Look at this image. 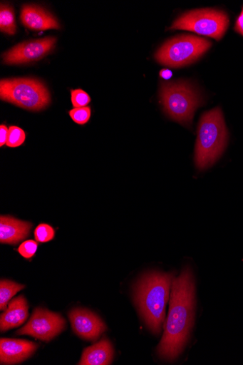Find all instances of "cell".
<instances>
[{"mask_svg":"<svg viewBox=\"0 0 243 365\" xmlns=\"http://www.w3.org/2000/svg\"><path fill=\"white\" fill-rule=\"evenodd\" d=\"M190 267L172 281L164 335L157 348L160 357L175 360L183 351L194 325L195 283Z\"/></svg>","mask_w":243,"mask_h":365,"instance_id":"cell-1","label":"cell"},{"mask_svg":"<svg viewBox=\"0 0 243 365\" xmlns=\"http://www.w3.org/2000/svg\"><path fill=\"white\" fill-rule=\"evenodd\" d=\"M228 15L217 9L195 10L183 14L170 29L187 30L220 41L229 27Z\"/></svg>","mask_w":243,"mask_h":365,"instance_id":"cell-7","label":"cell"},{"mask_svg":"<svg viewBox=\"0 0 243 365\" xmlns=\"http://www.w3.org/2000/svg\"><path fill=\"white\" fill-rule=\"evenodd\" d=\"M175 273L149 272L135 287V301L146 324L159 335L165 318V308Z\"/></svg>","mask_w":243,"mask_h":365,"instance_id":"cell-2","label":"cell"},{"mask_svg":"<svg viewBox=\"0 0 243 365\" xmlns=\"http://www.w3.org/2000/svg\"><path fill=\"white\" fill-rule=\"evenodd\" d=\"M9 134V129L5 125H0V147L7 144Z\"/></svg>","mask_w":243,"mask_h":365,"instance_id":"cell-23","label":"cell"},{"mask_svg":"<svg viewBox=\"0 0 243 365\" xmlns=\"http://www.w3.org/2000/svg\"><path fill=\"white\" fill-rule=\"evenodd\" d=\"M29 316L26 298L20 295L11 302L9 308L0 316V330L6 331L23 324Z\"/></svg>","mask_w":243,"mask_h":365,"instance_id":"cell-14","label":"cell"},{"mask_svg":"<svg viewBox=\"0 0 243 365\" xmlns=\"http://www.w3.org/2000/svg\"><path fill=\"white\" fill-rule=\"evenodd\" d=\"M114 349L111 342L103 339L93 346L86 348L78 364L81 365H108L113 361Z\"/></svg>","mask_w":243,"mask_h":365,"instance_id":"cell-15","label":"cell"},{"mask_svg":"<svg viewBox=\"0 0 243 365\" xmlns=\"http://www.w3.org/2000/svg\"><path fill=\"white\" fill-rule=\"evenodd\" d=\"M160 96L164 110L170 118L185 125L192 123L201 101L190 85L182 82L163 83Z\"/></svg>","mask_w":243,"mask_h":365,"instance_id":"cell-5","label":"cell"},{"mask_svg":"<svg viewBox=\"0 0 243 365\" xmlns=\"http://www.w3.org/2000/svg\"><path fill=\"white\" fill-rule=\"evenodd\" d=\"M0 30L11 36L16 31L14 11L9 5L2 4L0 9Z\"/></svg>","mask_w":243,"mask_h":365,"instance_id":"cell-17","label":"cell"},{"mask_svg":"<svg viewBox=\"0 0 243 365\" xmlns=\"http://www.w3.org/2000/svg\"><path fill=\"white\" fill-rule=\"evenodd\" d=\"M21 20L26 27L32 30L44 31L60 28L53 15L36 6H24L21 9Z\"/></svg>","mask_w":243,"mask_h":365,"instance_id":"cell-13","label":"cell"},{"mask_svg":"<svg viewBox=\"0 0 243 365\" xmlns=\"http://www.w3.org/2000/svg\"><path fill=\"white\" fill-rule=\"evenodd\" d=\"M0 98L2 101L31 111H39L51 103L50 93L38 80L16 78L0 82Z\"/></svg>","mask_w":243,"mask_h":365,"instance_id":"cell-4","label":"cell"},{"mask_svg":"<svg viewBox=\"0 0 243 365\" xmlns=\"http://www.w3.org/2000/svg\"><path fill=\"white\" fill-rule=\"evenodd\" d=\"M31 227V222L2 215L0 217V242L17 245L29 236Z\"/></svg>","mask_w":243,"mask_h":365,"instance_id":"cell-12","label":"cell"},{"mask_svg":"<svg viewBox=\"0 0 243 365\" xmlns=\"http://www.w3.org/2000/svg\"><path fill=\"white\" fill-rule=\"evenodd\" d=\"M211 46L212 43L205 38L182 36L166 42L158 50L155 58L161 64L182 68L196 61Z\"/></svg>","mask_w":243,"mask_h":365,"instance_id":"cell-6","label":"cell"},{"mask_svg":"<svg viewBox=\"0 0 243 365\" xmlns=\"http://www.w3.org/2000/svg\"><path fill=\"white\" fill-rule=\"evenodd\" d=\"M25 286L9 280L0 282V310L5 311L11 298Z\"/></svg>","mask_w":243,"mask_h":365,"instance_id":"cell-16","label":"cell"},{"mask_svg":"<svg viewBox=\"0 0 243 365\" xmlns=\"http://www.w3.org/2000/svg\"><path fill=\"white\" fill-rule=\"evenodd\" d=\"M228 131L222 109L205 113L200 120L195 148V164L199 170L210 168L223 154Z\"/></svg>","mask_w":243,"mask_h":365,"instance_id":"cell-3","label":"cell"},{"mask_svg":"<svg viewBox=\"0 0 243 365\" xmlns=\"http://www.w3.org/2000/svg\"><path fill=\"white\" fill-rule=\"evenodd\" d=\"M72 103L75 108H85L91 103L90 96L82 89L71 91Z\"/></svg>","mask_w":243,"mask_h":365,"instance_id":"cell-21","label":"cell"},{"mask_svg":"<svg viewBox=\"0 0 243 365\" xmlns=\"http://www.w3.org/2000/svg\"><path fill=\"white\" fill-rule=\"evenodd\" d=\"M56 43V38L48 37L20 43L4 53V62L19 64L40 60L53 50Z\"/></svg>","mask_w":243,"mask_h":365,"instance_id":"cell-9","label":"cell"},{"mask_svg":"<svg viewBox=\"0 0 243 365\" xmlns=\"http://www.w3.org/2000/svg\"><path fill=\"white\" fill-rule=\"evenodd\" d=\"M73 329L81 338L96 341L107 330V326L94 313L83 309H76L69 312Z\"/></svg>","mask_w":243,"mask_h":365,"instance_id":"cell-10","label":"cell"},{"mask_svg":"<svg viewBox=\"0 0 243 365\" xmlns=\"http://www.w3.org/2000/svg\"><path fill=\"white\" fill-rule=\"evenodd\" d=\"M38 247L36 241L28 240L23 242L18 249L19 253L26 259H30L36 255Z\"/></svg>","mask_w":243,"mask_h":365,"instance_id":"cell-22","label":"cell"},{"mask_svg":"<svg viewBox=\"0 0 243 365\" xmlns=\"http://www.w3.org/2000/svg\"><path fill=\"white\" fill-rule=\"evenodd\" d=\"M160 76L165 80H168L172 77V72L169 70H162L160 71Z\"/></svg>","mask_w":243,"mask_h":365,"instance_id":"cell-25","label":"cell"},{"mask_svg":"<svg viewBox=\"0 0 243 365\" xmlns=\"http://www.w3.org/2000/svg\"><path fill=\"white\" fill-rule=\"evenodd\" d=\"M34 239L40 243H47L52 241L56 235L55 230L48 224H40L33 232Z\"/></svg>","mask_w":243,"mask_h":365,"instance_id":"cell-18","label":"cell"},{"mask_svg":"<svg viewBox=\"0 0 243 365\" xmlns=\"http://www.w3.org/2000/svg\"><path fill=\"white\" fill-rule=\"evenodd\" d=\"M66 321L58 314L43 309L33 311L28 323L16 334L27 335L43 341H49L65 329Z\"/></svg>","mask_w":243,"mask_h":365,"instance_id":"cell-8","label":"cell"},{"mask_svg":"<svg viewBox=\"0 0 243 365\" xmlns=\"http://www.w3.org/2000/svg\"><path fill=\"white\" fill-rule=\"evenodd\" d=\"M26 140V134L23 129L18 126L12 125L9 128V134L6 145L9 148H18L24 144Z\"/></svg>","mask_w":243,"mask_h":365,"instance_id":"cell-19","label":"cell"},{"mask_svg":"<svg viewBox=\"0 0 243 365\" xmlns=\"http://www.w3.org/2000/svg\"><path fill=\"white\" fill-rule=\"evenodd\" d=\"M234 30L243 36V9L237 19Z\"/></svg>","mask_w":243,"mask_h":365,"instance_id":"cell-24","label":"cell"},{"mask_svg":"<svg viewBox=\"0 0 243 365\" xmlns=\"http://www.w3.org/2000/svg\"><path fill=\"white\" fill-rule=\"evenodd\" d=\"M38 345L26 340L1 339L0 362L14 364L24 361L36 351Z\"/></svg>","mask_w":243,"mask_h":365,"instance_id":"cell-11","label":"cell"},{"mask_svg":"<svg viewBox=\"0 0 243 365\" xmlns=\"http://www.w3.org/2000/svg\"><path fill=\"white\" fill-rule=\"evenodd\" d=\"M69 116L73 120L79 125L86 124L91 116V109L90 107L74 108L68 113Z\"/></svg>","mask_w":243,"mask_h":365,"instance_id":"cell-20","label":"cell"}]
</instances>
